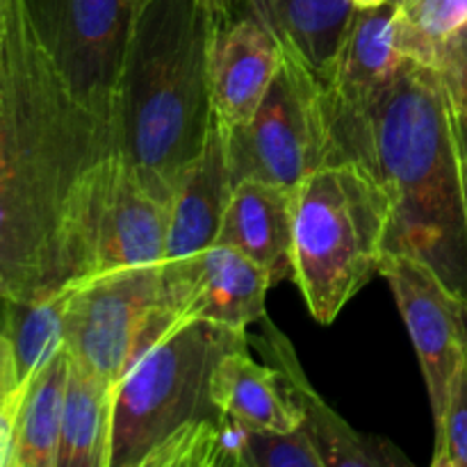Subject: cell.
Wrapping results in <instances>:
<instances>
[{
    "label": "cell",
    "mask_w": 467,
    "mask_h": 467,
    "mask_svg": "<svg viewBox=\"0 0 467 467\" xmlns=\"http://www.w3.org/2000/svg\"><path fill=\"white\" fill-rule=\"evenodd\" d=\"M30 383H21L12 345L0 331V467H14L16 427L23 400Z\"/></svg>",
    "instance_id": "obj_26"
},
{
    "label": "cell",
    "mask_w": 467,
    "mask_h": 467,
    "mask_svg": "<svg viewBox=\"0 0 467 467\" xmlns=\"http://www.w3.org/2000/svg\"><path fill=\"white\" fill-rule=\"evenodd\" d=\"M201 0H140L112 103V144L141 181L171 201L213 126Z\"/></svg>",
    "instance_id": "obj_2"
},
{
    "label": "cell",
    "mask_w": 467,
    "mask_h": 467,
    "mask_svg": "<svg viewBox=\"0 0 467 467\" xmlns=\"http://www.w3.org/2000/svg\"><path fill=\"white\" fill-rule=\"evenodd\" d=\"M181 324L162 263L112 269L68 285L64 349L82 369L119 386L132 365Z\"/></svg>",
    "instance_id": "obj_7"
},
{
    "label": "cell",
    "mask_w": 467,
    "mask_h": 467,
    "mask_svg": "<svg viewBox=\"0 0 467 467\" xmlns=\"http://www.w3.org/2000/svg\"><path fill=\"white\" fill-rule=\"evenodd\" d=\"M244 5L306 59L319 80L331 67L356 12L351 0H246Z\"/></svg>",
    "instance_id": "obj_19"
},
{
    "label": "cell",
    "mask_w": 467,
    "mask_h": 467,
    "mask_svg": "<svg viewBox=\"0 0 467 467\" xmlns=\"http://www.w3.org/2000/svg\"><path fill=\"white\" fill-rule=\"evenodd\" d=\"M244 328L185 322L146 351L114 395L109 467H244L249 424L213 400V374Z\"/></svg>",
    "instance_id": "obj_3"
},
{
    "label": "cell",
    "mask_w": 467,
    "mask_h": 467,
    "mask_svg": "<svg viewBox=\"0 0 467 467\" xmlns=\"http://www.w3.org/2000/svg\"><path fill=\"white\" fill-rule=\"evenodd\" d=\"M397 0L379 7H356L342 44L324 73L328 103L358 108L400 73L404 57L395 41Z\"/></svg>",
    "instance_id": "obj_16"
},
{
    "label": "cell",
    "mask_w": 467,
    "mask_h": 467,
    "mask_svg": "<svg viewBox=\"0 0 467 467\" xmlns=\"http://www.w3.org/2000/svg\"><path fill=\"white\" fill-rule=\"evenodd\" d=\"M356 7H379V5L388 3V0H351Z\"/></svg>",
    "instance_id": "obj_29"
},
{
    "label": "cell",
    "mask_w": 467,
    "mask_h": 467,
    "mask_svg": "<svg viewBox=\"0 0 467 467\" xmlns=\"http://www.w3.org/2000/svg\"><path fill=\"white\" fill-rule=\"evenodd\" d=\"M463 171V203H465V219H467V167H461Z\"/></svg>",
    "instance_id": "obj_30"
},
{
    "label": "cell",
    "mask_w": 467,
    "mask_h": 467,
    "mask_svg": "<svg viewBox=\"0 0 467 467\" xmlns=\"http://www.w3.org/2000/svg\"><path fill=\"white\" fill-rule=\"evenodd\" d=\"M445 91L447 112L454 130L461 167H467V26L461 27L442 48L436 67Z\"/></svg>",
    "instance_id": "obj_24"
},
{
    "label": "cell",
    "mask_w": 467,
    "mask_h": 467,
    "mask_svg": "<svg viewBox=\"0 0 467 467\" xmlns=\"http://www.w3.org/2000/svg\"><path fill=\"white\" fill-rule=\"evenodd\" d=\"M465 26L467 0H397V50L410 62L436 68L447 41Z\"/></svg>",
    "instance_id": "obj_22"
},
{
    "label": "cell",
    "mask_w": 467,
    "mask_h": 467,
    "mask_svg": "<svg viewBox=\"0 0 467 467\" xmlns=\"http://www.w3.org/2000/svg\"><path fill=\"white\" fill-rule=\"evenodd\" d=\"M260 324H263V333L254 337L255 345L267 358H272L274 368L281 369L285 377L292 397L304 413V424L317 442L327 467L410 465V461L392 442H388L386 438L354 431L327 401L319 400L285 333L278 331L267 317L260 319Z\"/></svg>",
    "instance_id": "obj_13"
},
{
    "label": "cell",
    "mask_w": 467,
    "mask_h": 467,
    "mask_svg": "<svg viewBox=\"0 0 467 467\" xmlns=\"http://www.w3.org/2000/svg\"><path fill=\"white\" fill-rule=\"evenodd\" d=\"M67 295L68 287L35 301L0 296V331L12 345L21 383H30L64 349Z\"/></svg>",
    "instance_id": "obj_21"
},
{
    "label": "cell",
    "mask_w": 467,
    "mask_h": 467,
    "mask_svg": "<svg viewBox=\"0 0 467 467\" xmlns=\"http://www.w3.org/2000/svg\"><path fill=\"white\" fill-rule=\"evenodd\" d=\"M0 296H3V281H0Z\"/></svg>",
    "instance_id": "obj_31"
},
{
    "label": "cell",
    "mask_w": 467,
    "mask_h": 467,
    "mask_svg": "<svg viewBox=\"0 0 467 467\" xmlns=\"http://www.w3.org/2000/svg\"><path fill=\"white\" fill-rule=\"evenodd\" d=\"M295 217L296 187L246 178L233 187L214 244L249 255L278 285L292 276Z\"/></svg>",
    "instance_id": "obj_14"
},
{
    "label": "cell",
    "mask_w": 467,
    "mask_h": 467,
    "mask_svg": "<svg viewBox=\"0 0 467 467\" xmlns=\"http://www.w3.org/2000/svg\"><path fill=\"white\" fill-rule=\"evenodd\" d=\"M324 105L328 162L363 164L390 194L388 251L424 260L467 304L463 171L436 68L404 59L365 105Z\"/></svg>",
    "instance_id": "obj_1"
},
{
    "label": "cell",
    "mask_w": 467,
    "mask_h": 467,
    "mask_svg": "<svg viewBox=\"0 0 467 467\" xmlns=\"http://www.w3.org/2000/svg\"><path fill=\"white\" fill-rule=\"evenodd\" d=\"M14 3H16V0H0V32H3L5 23H7L9 12H12Z\"/></svg>",
    "instance_id": "obj_28"
},
{
    "label": "cell",
    "mask_w": 467,
    "mask_h": 467,
    "mask_svg": "<svg viewBox=\"0 0 467 467\" xmlns=\"http://www.w3.org/2000/svg\"><path fill=\"white\" fill-rule=\"evenodd\" d=\"M433 427L431 467H467V356L456 369L445 410Z\"/></svg>",
    "instance_id": "obj_25"
},
{
    "label": "cell",
    "mask_w": 467,
    "mask_h": 467,
    "mask_svg": "<svg viewBox=\"0 0 467 467\" xmlns=\"http://www.w3.org/2000/svg\"><path fill=\"white\" fill-rule=\"evenodd\" d=\"M171 201L155 194L119 150L73 185L62 222L67 287L112 269L162 263Z\"/></svg>",
    "instance_id": "obj_6"
},
{
    "label": "cell",
    "mask_w": 467,
    "mask_h": 467,
    "mask_svg": "<svg viewBox=\"0 0 467 467\" xmlns=\"http://www.w3.org/2000/svg\"><path fill=\"white\" fill-rule=\"evenodd\" d=\"M226 128L214 119L201 153L176 182L164 260H181L214 244L233 194Z\"/></svg>",
    "instance_id": "obj_15"
},
{
    "label": "cell",
    "mask_w": 467,
    "mask_h": 467,
    "mask_svg": "<svg viewBox=\"0 0 467 467\" xmlns=\"http://www.w3.org/2000/svg\"><path fill=\"white\" fill-rule=\"evenodd\" d=\"M233 185L246 178L299 187L328 164V121L324 85L296 50L283 44V59L244 126L226 128Z\"/></svg>",
    "instance_id": "obj_8"
},
{
    "label": "cell",
    "mask_w": 467,
    "mask_h": 467,
    "mask_svg": "<svg viewBox=\"0 0 467 467\" xmlns=\"http://www.w3.org/2000/svg\"><path fill=\"white\" fill-rule=\"evenodd\" d=\"M390 226V194L354 160L322 164L299 182L292 281L315 322H336L377 276Z\"/></svg>",
    "instance_id": "obj_5"
},
{
    "label": "cell",
    "mask_w": 467,
    "mask_h": 467,
    "mask_svg": "<svg viewBox=\"0 0 467 467\" xmlns=\"http://www.w3.org/2000/svg\"><path fill=\"white\" fill-rule=\"evenodd\" d=\"M68 365V351L62 349L27 386L18 413L14 467H57Z\"/></svg>",
    "instance_id": "obj_20"
},
{
    "label": "cell",
    "mask_w": 467,
    "mask_h": 467,
    "mask_svg": "<svg viewBox=\"0 0 467 467\" xmlns=\"http://www.w3.org/2000/svg\"><path fill=\"white\" fill-rule=\"evenodd\" d=\"M112 150L109 123L73 91L16 0L0 32V187L64 214L78 178Z\"/></svg>",
    "instance_id": "obj_4"
},
{
    "label": "cell",
    "mask_w": 467,
    "mask_h": 467,
    "mask_svg": "<svg viewBox=\"0 0 467 467\" xmlns=\"http://www.w3.org/2000/svg\"><path fill=\"white\" fill-rule=\"evenodd\" d=\"M169 299L181 322L244 328L265 317L272 290L267 269L231 246L213 244L181 260H162Z\"/></svg>",
    "instance_id": "obj_11"
},
{
    "label": "cell",
    "mask_w": 467,
    "mask_h": 467,
    "mask_svg": "<svg viewBox=\"0 0 467 467\" xmlns=\"http://www.w3.org/2000/svg\"><path fill=\"white\" fill-rule=\"evenodd\" d=\"M26 5L68 85L109 123L140 0H26Z\"/></svg>",
    "instance_id": "obj_9"
},
{
    "label": "cell",
    "mask_w": 467,
    "mask_h": 467,
    "mask_svg": "<svg viewBox=\"0 0 467 467\" xmlns=\"http://www.w3.org/2000/svg\"><path fill=\"white\" fill-rule=\"evenodd\" d=\"M213 400L223 413L267 431H292L304 424V413L278 368L255 363L249 347L223 356L213 374Z\"/></svg>",
    "instance_id": "obj_17"
},
{
    "label": "cell",
    "mask_w": 467,
    "mask_h": 467,
    "mask_svg": "<svg viewBox=\"0 0 467 467\" xmlns=\"http://www.w3.org/2000/svg\"><path fill=\"white\" fill-rule=\"evenodd\" d=\"M114 395L117 386L71 360L57 467H109Z\"/></svg>",
    "instance_id": "obj_18"
},
{
    "label": "cell",
    "mask_w": 467,
    "mask_h": 467,
    "mask_svg": "<svg viewBox=\"0 0 467 467\" xmlns=\"http://www.w3.org/2000/svg\"><path fill=\"white\" fill-rule=\"evenodd\" d=\"M283 59V41L254 12L213 27L208 41V91L223 128L244 126L263 103Z\"/></svg>",
    "instance_id": "obj_12"
},
{
    "label": "cell",
    "mask_w": 467,
    "mask_h": 467,
    "mask_svg": "<svg viewBox=\"0 0 467 467\" xmlns=\"http://www.w3.org/2000/svg\"><path fill=\"white\" fill-rule=\"evenodd\" d=\"M379 274L390 285L409 328L436 422L445 410L456 369L467 356V304L415 255L386 251Z\"/></svg>",
    "instance_id": "obj_10"
},
{
    "label": "cell",
    "mask_w": 467,
    "mask_h": 467,
    "mask_svg": "<svg viewBox=\"0 0 467 467\" xmlns=\"http://www.w3.org/2000/svg\"><path fill=\"white\" fill-rule=\"evenodd\" d=\"M244 3L246 0H201V5L205 7L208 16L213 18L214 26H219V23H223V21H228V18L235 16V12Z\"/></svg>",
    "instance_id": "obj_27"
},
{
    "label": "cell",
    "mask_w": 467,
    "mask_h": 467,
    "mask_svg": "<svg viewBox=\"0 0 467 467\" xmlns=\"http://www.w3.org/2000/svg\"><path fill=\"white\" fill-rule=\"evenodd\" d=\"M244 467H327L308 427L292 431L249 429L244 450Z\"/></svg>",
    "instance_id": "obj_23"
}]
</instances>
